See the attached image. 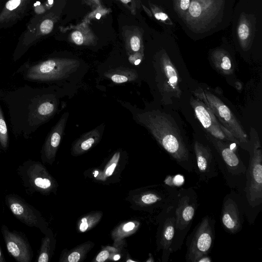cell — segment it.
I'll use <instances>...</instances> for the list:
<instances>
[{
	"mask_svg": "<svg viewBox=\"0 0 262 262\" xmlns=\"http://www.w3.org/2000/svg\"><path fill=\"white\" fill-rule=\"evenodd\" d=\"M101 212L91 213L82 218L79 224L80 231L84 232L95 226L101 219Z\"/></svg>",
	"mask_w": 262,
	"mask_h": 262,
	"instance_id": "484cf974",
	"label": "cell"
},
{
	"mask_svg": "<svg viewBox=\"0 0 262 262\" xmlns=\"http://www.w3.org/2000/svg\"><path fill=\"white\" fill-rule=\"evenodd\" d=\"M45 234L36 260L37 262H48L52 255L54 243L52 232L48 228Z\"/></svg>",
	"mask_w": 262,
	"mask_h": 262,
	"instance_id": "cb8c5ba5",
	"label": "cell"
},
{
	"mask_svg": "<svg viewBox=\"0 0 262 262\" xmlns=\"http://www.w3.org/2000/svg\"><path fill=\"white\" fill-rule=\"evenodd\" d=\"M72 39L74 43L77 45H82L84 39L81 33L78 31L73 32L71 35Z\"/></svg>",
	"mask_w": 262,
	"mask_h": 262,
	"instance_id": "4dcf8cb0",
	"label": "cell"
},
{
	"mask_svg": "<svg viewBox=\"0 0 262 262\" xmlns=\"http://www.w3.org/2000/svg\"><path fill=\"white\" fill-rule=\"evenodd\" d=\"M211 60L215 68L224 75H231L234 72V66L229 54L223 49H216L211 54Z\"/></svg>",
	"mask_w": 262,
	"mask_h": 262,
	"instance_id": "44dd1931",
	"label": "cell"
},
{
	"mask_svg": "<svg viewBox=\"0 0 262 262\" xmlns=\"http://www.w3.org/2000/svg\"><path fill=\"white\" fill-rule=\"evenodd\" d=\"M1 232L8 252L17 262H31L33 251L26 234L11 230L6 225H2Z\"/></svg>",
	"mask_w": 262,
	"mask_h": 262,
	"instance_id": "2e32d148",
	"label": "cell"
},
{
	"mask_svg": "<svg viewBox=\"0 0 262 262\" xmlns=\"http://www.w3.org/2000/svg\"><path fill=\"white\" fill-rule=\"evenodd\" d=\"M190 103L196 117L208 134L224 142L240 146L234 136L222 125L211 110L203 102L198 98L191 97Z\"/></svg>",
	"mask_w": 262,
	"mask_h": 262,
	"instance_id": "7c38bea8",
	"label": "cell"
},
{
	"mask_svg": "<svg viewBox=\"0 0 262 262\" xmlns=\"http://www.w3.org/2000/svg\"><path fill=\"white\" fill-rule=\"evenodd\" d=\"M0 43H1V42H0Z\"/></svg>",
	"mask_w": 262,
	"mask_h": 262,
	"instance_id": "60d3db41",
	"label": "cell"
},
{
	"mask_svg": "<svg viewBox=\"0 0 262 262\" xmlns=\"http://www.w3.org/2000/svg\"><path fill=\"white\" fill-rule=\"evenodd\" d=\"M101 17V14L100 13H97L96 15V18L98 19H100Z\"/></svg>",
	"mask_w": 262,
	"mask_h": 262,
	"instance_id": "ab89813d",
	"label": "cell"
},
{
	"mask_svg": "<svg viewBox=\"0 0 262 262\" xmlns=\"http://www.w3.org/2000/svg\"><path fill=\"white\" fill-rule=\"evenodd\" d=\"M6 260L5 256L3 255V252L1 250V246H0V262H6Z\"/></svg>",
	"mask_w": 262,
	"mask_h": 262,
	"instance_id": "d590c367",
	"label": "cell"
},
{
	"mask_svg": "<svg viewBox=\"0 0 262 262\" xmlns=\"http://www.w3.org/2000/svg\"><path fill=\"white\" fill-rule=\"evenodd\" d=\"M79 62L73 59L51 57L37 61L27 60L16 73L33 82H50L66 78L79 67Z\"/></svg>",
	"mask_w": 262,
	"mask_h": 262,
	"instance_id": "5b68a950",
	"label": "cell"
},
{
	"mask_svg": "<svg viewBox=\"0 0 262 262\" xmlns=\"http://www.w3.org/2000/svg\"><path fill=\"white\" fill-rule=\"evenodd\" d=\"M138 225H137L135 223L133 222H128L125 223L122 227V231L123 233V235L125 234V233H129L130 231H133L135 228L137 227Z\"/></svg>",
	"mask_w": 262,
	"mask_h": 262,
	"instance_id": "836d02e7",
	"label": "cell"
},
{
	"mask_svg": "<svg viewBox=\"0 0 262 262\" xmlns=\"http://www.w3.org/2000/svg\"><path fill=\"white\" fill-rule=\"evenodd\" d=\"M194 172L201 182H208L219 176L217 162L211 148L199 141L193 144Z\"/></svg>",
	"mask_w": 262,
	"mask_h": 262,
	"instance_id": "5bb4252c",
	"label": "cell"
},
{
	"mask_svg": "<svg viewBox=\"0 0 262 262\" xmlns=\"http://www.w3.org/2000/svg\"><path fill=\"white\" fill-rule=\"evenodd\" d=\"M0 99L6 106L10 126L16 139L31 138L38 128L57 113L59 99L52 88L26 84L16 89H0Z\"/></svg>",
	"mask_w": 262,
	"mask_h": 262,
	"instance_id": "6da1fadb",
	"label": "cell"
},
{
	"mask_svg": "<svg viewBox=\"0 0 262 262\" xmlns=\"http://www.w3.org/2000/svg\"><path fill=\"white\" fill-rule=\"evenodd\" d=\"M130 62L135 66L138 65L142 60V55L140 53H136L131 55L129 57Z\"/></svg>",
	"mask_w": 262,
	"mask_h": 262,
	"instance_id": "d6a6232c",
	"label": "cell"
},
{
	"mask_svg": "<svg viewBox=\"0 0 262 262\" xmlns=\"http://www.w3.org/2000/svg\"><path fill=\"white\" fill-rule=\"evenodd\" d=\"M17 173L28 194H47L55 189V180L39 161L31 159L25 161L18 166Z\"/></svg>",
	"mask_w": 262,
	"mask_h": 262,
	"instance_id": "9c48e42d",
	"label": "cell"
},
{
	"mask_svg": "<svg viewBox=\"0 0 262 262\" xmlns=\"http://www.w3.org/2000/svg\"><path fill=\"white\" fill-rule=\"evenodd\" d=\"M176 234L171 246L172 253L180 250L188 232L198 207V196L193 187L178 190L174 199Z\"/></svg>",
	"mask_w": 262,
	"mask_h": 262,
	"instance_id": "8992f818",
	"label": "cell"
},
{
	"mask_svg": "<svg viewBox=\"0 0 262 262\" xmlns=\"http://www.w3.org/2000/svg\"><path fill=\"white\" fill-rule=\"evenodd\" d=\"M221 0H191L189 7L183 16L186 24L194 29L210 24L220 9Z\"/></svg>",
	"mask_w": 262,
	"mask_h": 262,
	"instance_id": "9a60e30c",
	"label": "cell"
},
{
	"mask_svg": "<svg viewBox=\"0 0 262 262\" xmlns=\"http://www.w3.org/2000/svg\"><path fill=\"white\" fill-rule=\"evenodd\" d=\"M5 1V0H0V11H1V9L2 8V7L3 6V4H4Z\"/></svg>",
	"mask_w": 262,
	"mask_h": 262,
	"instance_id": "74e56055",
	"label": "cell"
},
{
	"mask_svg": "<svg viewBox=\"0 0 262 262\" xmlns=\"http://www.w3.org/2000/svg\"><path fill=\"white\" fill-rule=\"evenodd\" d=\"M136 118L181 167L188 172H194L193 156L170 117L153 110L138 113Z\"/></svg>",
	"mask_w": 262,
	"mask_h": 262,
	"instance_id": "7a4b0ae2",
	"label": "cell"
},
{
	"mask_svg": "<svg viewBox=\"0 0 262 262\" xmlns=\"http://www.w3.org/2000/svg\"><path fill=\"white\" fill-rule=\"evenodd\" d=\"M130 47L131 50L136 53H138V52L140 50L141 41L138 36H134L132 37L130 39Z\"/></svg>",
	"mask_w": 262,
	"mask_h": 262,
	"instance_id": "f546056e",
	"label": "cell"
},
{
	"mask_svg": "<svg viewBox=\"0 0 262 262\" xmlns=\"http://www.w3.org/2000/svg\"><path fill=\"white\" fill-rule=\"evenodd\" d=\"M215 219L209 215L204 216L195 226L186 241L187 262L211 261L209 254L215 239Z\"/></svg>",
	"mask_w": 262,
	"mask_h": 262,
	"instance_id": "52a82bcc",
	"label": "cell"
},
{
	"mask_svg": "<svg viewBox=\"0 0 262 262\" xmlns=\"http://www.w3.org/2000/svg\"><path fill=\"white\" fill-rule=\"evenodd\" d=\"M99 129L95 128L83 134L73 144L72 154L79 155L89 150L97 144L101 138Z\"/></svg>",
	"mask_w": 262,
	"mask_h": 262,
	"instance_id": "ffe728a7",
	"label": "cell"
},
{
	"mask_svg": "<svg viewBox=\"0 0 262 262\" xmlns=\"http://www.w3.org/2000/svg\"><path fill=\"white\" fill-rule=\"evenodd\" d=\"M120 255H118V254H116L115 255L114 257H113V259L115 260H118L120 259Z\"/></svg>",
	"mask_w": 262,
	"mask_h": 262,
	"instance_id": "8d00e7d4",
	"label": "cell"
},
{
	"mask_svg": "<svg viewBox=\"0 0 262 262\" xmlns=\"http://www.w3.org/2000/svg\"><path fill=\"white\" fill-rule=\"evenodd\" d=\"M245 210L242 196L231 190L223 201L220 220L224 230L231 234L239 232L243 228Z\"/></svg>",
	"mask_w": 262,
	"mask_h": 262,
	"instance_id": "30bf717a",
	"label": "cell"
},
{
	"mask_svg": "<svg viewBox=\"0 0 262 262\" xmlns=\"http://www.w3.org/2000/svg\"><path fill=\"white\" fill-rule=\"evenodd\" d=\"M176 230V214L173 199L171 203L161 210L159 216L157 245V250L162 251V262H167L171 254L172 253L171 246L175 236Z\"/></svg>",
	"mask_w": 262,
	"mask_h": 262,
	"instance_id": "8fae6325",
	"label": "cell"
},
{
	"mask_svg": "<svg viewBox=\"0 0 262 262\" xmlns=\"http://www.w3.org/2000/svg\"><path fill=\"white\" fill-rule=\"evenodd\" d=\"M89 245H85L79 246L76 248V250H73L66 258L67 259L64 261L69 262H78L81 260V258L84 257V254H85L88 251V249L84 250L85 248L88 247Z\"/></svg>",
	"mask_w": 262,
	"mask_h": 262,
	"instance_id": "4316f807",
	"label": "cell"
},
{
	"mask_svg": "<svg viewBox=\"0 0 262 262\" xmlns=\"http://www.w3.org/2000/svg\"><path fill=\"white\" fill-rule=\"evenodd\" d=\"M120 158V152H116L113 156L111 161L110 162L108 167L106 168L105 171V175L107 177L111 176L116 168L118 160Z\"/></svg>",
	"mask_w": 262,
	"mask_h": 262,
	"instance_id": "f1b7e54d",
	"label": "cell"
},
{
	"mask_svg": "<svg viewBox=\"0 0 262 262\" xmlns=\"http://www.w3.org/2000/svg\"><path fill=\"white\" fill-rule=\"evenodd\" d=\"M206 138L213 145L217 155L215 157L219 170L226 184L231 190L243 194L246 182L247 167L240 158L236 144H230L215 139L209 134Z\"/></svg>",
	"mask_w": 262,
	"mask_h": 262,
	"instance_id": "277c9868",
	"label": "cell"
},
{
	"mask_svg": "<svg viewBox=\"0 0 262 262\" xmlns=\"http://www.w3.org/2000/svg\"><path fill=\"white\" fill-rule=\"evenodd\" d=\"M122 3L127 4L131 1V0H120Z\"/></svg>",
	"mask_w": 262,
	"mask_h": 262,
	"instance_id": "f35d334b",
	"label": "cell"
},
{
	"mask_svg": "<svg viewBox=\"0 0 262 262\" xmlns=\"http://www.w3.org/2000/svg\"><path fill=\"white\" fill-rule=\"evenodd\" d=\"M249 152L250 157L242 198L245 214L252 224L260 211L262 204V150L258 137L252 139Z\"/></svg>",
	"mask_w": 262,
	"mask_h": 262,
	"instance_id": "3957f363",
	"label": "cell"
},
{
	"mask_svg": "<svg viewBox=\"0 0 262 262\" xmlns=\"http://www.w3.org/2000/svg\"><path fill=\"white\" fill-rule=\"evenodd\" d=\"M193 93L211 110L222 125L234 136L239 143L240 146L249 151L250 144L246 132L230 109L210 92L199 89Z\"/></svg>",
	"mask_w": 262,
	"mask_h": 262,
	"instance_id": "ba28073f",
	"label": "cell"
},
{
	"mask_svg": "<svg viewBox=\"0 0 262 262\" xmlns=\"http://www.w3.org/2000/svg\"><path fill=\"white\" fill-rule=\"evenodd\" d=\"M237 36L241 47L247 50L250 47L252 42V27L250 19L245 15L239 17L237 26Z\"/></svg>",
	"mask_w": 262,
	"mask_h": 262,
	"instance_id": "7402d4cb",
	"label": "cell"
},
{
	"mask_svg": "<svg viewBox=\"0 0 262 262\" xmlns=\"http://www.w3.org/2000/svg\"><path fill=\"white\" fill-rule=\"evenodd\" d=\"M6 206L13 215L27 226L36 227L43 233L47 230V223L41 213L19 195L9 193L5 197Z\"/></svg>",
	"mask_w": 262,
	"mask_h": 262,
	"instance_id": "4fadbf2b",
	"label": "cell"
},
{
	"mask_svg": "<svg viewBox=\"0 0 262 262\" xmlns=\"http://www.w3.org/2000/svg\"><path fill=\"white\" fill-rule=\"evenodd\" d=\"M154 16L157 19L160 20L163 22L170 20L168 16L162 11H159L155 13Z\"/></svg>",
	"mask_w": 262,
	"mask_h": 262,
	"instance_id": "e575fe53",
	"label": "cell"
},
{
	"mask_svg": "<svg viewBox=\"0 0 262 262\" xmlns=\"http://www.w3.org/2000/svg\"><path fill=\"white\" fill-rule=\"evenodd\" d=\"M160 68L163 78L162 93L168 96L180 98L182 94L180 77L177 69L166 52H163L160 57Z\"/></svg>",
	"mask_w": 262,
	"mask_h": 262,
	"instance_id": "d6986e66",
	"label": "cell"
},
{
	"mask_svg": "<svg viewBox=\"0 0 262 262\" xmlns=\"http://www.w3.org/2000/svg\"><path fill=\"white\" fill-rule=\"evenodd\" d=\"M111 250L109 249H104L102 250L96 256L95 260L98 262L105 261L109 257Z\"/></svg>",
	"mask_w": 262,
	"mask_h": 262,
	"instance_id": "1f68e13d",
	"label": "cell"
},
{
	"mask_svg": "<svg viewBox=\"0 0 262 262\" xmlns=\"http://www.w3.org/2000/svg\"><path fill=\"white\" fill-rule=\"evenodd\" d=\"M104 76L117 84L135 81L138 77L135 70L123 68L111 69L105 72Z\"/></svg>",
	"mask_w": 262,
	"mask_h": 262,
	"instance_id": "603a6c76",
	"label": "cell"
},
{
	"mask_svg": "<svg viewBox=\"0 0 262 262\" xmlns=\"http://www.w3.org/2000/svg\"><path fill=\"white\" fill-rule=\"evenodd\" d=\"M0 99V152H6L9 147V134Z\"/></svg>",
	"mask_w": 262,
	"mask_h": 262,
	"instance_id": "d4e9b609",
	"label": "cell"
},
{
	"mask_svg": "<svg viewBox=\"0 0 262 262\" xmlns=\"http://www.w3.org/2000/svg\"><path fill=\"white\" fill-rule=\"evenodd\" d=\"M36 0H5L0 11V29L11 27L30 14Z\"/></svg>",
	"mask_w": 262,
	"mask_h": 262,
	"instance_id": "e0dca14e",
	"label": "cell"
},
{
	"mask_svg": "<svg viewBox=\"0 0 262 262\" xmlns=\"http://www.w3.org/2000/svg\"><path fill=\"white\" fill-rule=\"evenodd\" d=\"M69 113L65 112L47 135L40 151L43 163L52 164L63 135Z\"/></svg>",
	"mask_w": 262,
	"mask_h": 262,
	"instance_id": "ac0fdd59",
	"label": "cell"
},
{
	"mask_svg": "<svg viewBox=\"0 0 262 262\" xmlns=\"http://www.w3.org/2000/svg\"><path fill=\"white\" fill-rule=\"evenodd\" d=\"M191 0H175L176 11L183 16L187 11Z\"/></svg>",
	"mask_w": 262,
	"mask_h": 262,
	"instance_id": "83f0119b",
	"label": "cell"
}]
</instances>
